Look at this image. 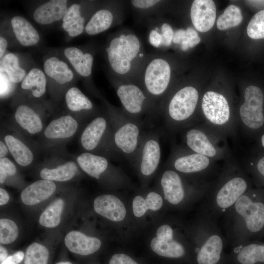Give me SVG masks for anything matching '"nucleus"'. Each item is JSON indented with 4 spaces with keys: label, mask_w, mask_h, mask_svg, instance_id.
<instances>
[{
    "label": "nucleus",
    "mask_w": 264,
    "mask_h": 264,
    "mask_svg": "<svg viewBox=\"0 0 264 264\" xmlns=\"http://www.w3.org/2000/svg\"><path fill=\"white\" fill-rule=\"evenodd\" d=\"M81 5L73 4L69 7L63 17L62 27L70 37H76L81 34L85 27V20L81 16Z\"/></svg>",
    "instance_id": "2f4dec72"
},
{
    "label": "nucleus",
    "mask_w": 264,
    "mask_h": 264,
    "mask_svg": "<svg viewBox=\"0 0 264 264\" xmlns=\"http://www.w3.org/2000/svg\"><path fill=\"white\" fill-rule=\"evenodd\" d=\"M161 35L162 43L161 47H167L171 45L174 32L172 26L167 22H163L160 27L157 26Z\"/></svg>",
    "instance_id": "c03bdc74"
},
{
    "label": "nucleus",
    "mask_w": 264,
    "mask_h": 264,
    "mask_svg": "<svg viewBox=\"0 0 264 264\" xmlns=\"http://www.w3.org/2000/svg\"><path fill=\"white\" fill-rule=\"evenodd\" d=\"M7 46V40L3 37H0V58L3 57L5 51Z\"/></svg>",
    "instance_id": "6e6d98bb"
},
{
    "label": "nucleus",
    "mask_w": 264,
    "mask_h": 264,
    "mask_svg": "<svg viewBox=\"0 0 264 264\" xmlns=\"http://www.w3.org/2000/svg\"><path fill=\"white\" fill-rule=\"evenodd\" d=\"M242 21L241 9L235 5H230L218 19L217 26L220 30H225L238 26Z\"/></svg>",
    "instance_id": "4c0bfd02"
},
{
    "label": "nucleus",
    "mask_w": 264,
    "mask_h": 264,
    "mask_svg": "<svg viewBox=\"0 0 264 264\" xmlns=\"http://www.w3.org/2000/svg\"><path fill=\"white\" fill-rule=\"evenodd\" d=\"M186 36V31L185 29H180L174 32L173 42L176 44H181L184 41Z\"/></svg>",
    "instance_id": "603ef678"
},
{
    "label": "nucleus",
    "mask_w": 264,
    "mask_h": 264,
    "mask_svg": "<svg viewBox=\"0 0 264 264\" xmlns=\"http://www.w3.org/2000/svg\"><path fill=\"white\" fill-rule=\"evenodd\" d=\"M15 132L5 134L3 140L16 163L22 167L28 166L35 159L33 150L29 144L22 138L20 132L16 130Z\"/></svg>",
    "instance_id": "4be33fe9"
},
{
    "label": "nucleus",
    "mask_w": 264,
    "mask_h": 264,
    "mask_svg": "<svg viewBox=\"0 0 264 264\" xmlns=\"http://www.w3.org/2000/svg\"><path fill=\"white\" fill-rule=\"evenodd\" d=\"M10 154L9 149L3 140L0 141V158L6 157Z\"/></svg>",
    "instance_id": "5fc2aeb1"
},
{
    "label": "nucleus",
    "mask_w": 264,
    "mask_h": 264,
    "mask_svg": "<svg viewBox=\"0 0 264 264\" xmlns=\"http://www.w3.org/2000/svg\"><path fill=\"white\" fill-rule=\"evenodd\" d=\"M223 243L217 235L210 236L202 245L196 257L198 264H219L222 252Z\"/></svg>",
    "instance_id": "cd10ccee"
},
{
    "label": "nucleus",
    "mask_w": 264,
    "mask_h": 264,
    "mask_svg": "<svg viewBox=\"0 0 264 264\" xmlns=\"http://www.w3.org/2000/svg\"><path fill=\"white\" fill-rule=\"evenodd\" d=\"M243 101L236 113L238 129L246 135L255 137L264 132V94L261 88L247 86Z\"/></svg>",
    "instance_id": "0eeeda50"
},
{
    "label": "nucleus",
    "mask_w": 264,
    "mask_h": 264,
    "mask_svg": "<svg viewBox=\"0 0 264 264\" xmlns=\"http://www.w3.org/2000/svg\"><path fill=\"white\" fill-rule=\"evenodd\" d=\"M56 189L57 185L54 182L42 179L25 187L22 191L20 197L23 204L34 205L49 198Z\"/></svg>",
    "instance_id": "393cba45"
},
{
    "label": "nucleus",
    "mask_w": 264,
    "mask_h": 264,
    "mask_svg": "<svg viewBox=\"0 0 264 264\" xmlns=\"http://www.w3.org/2000/svg\"><path fill=\"white\" fill-rule=\"evenodd\" d=\"M107 105L106 114L112 129L115 148L119 155L133 163L143 135L141 123L139 120L127 115L122 110Z\"/></svg>",
    "instance_id": "39448f33"
},
{
    "label": "nucleus",
    "mask_w": 264,
    "mask_h": 264,
    "mask_svg": "<svg viewBox=\"0 0 264 264\" xmlns=\"http://www.w3.org/2000/svg\"><path fill=\"white\" fill-rule=\"evenodd\" d=\"M65 244L71 252L87 256L96 252L101 247V241L96 237L88 236L79 231L69 232L65 236Z\"/></svg>",
    "instance_id": "b1692460"
},
{
    "label": "nucleus",
    "mask_w": 264,
    "mask_h": 264,
    "mask_svg": "<svg viewBox=\"0 0 264 264\" xmlns=\"http://www.w3.org/2000/svg\"><path fill=\"white\" fill-rule=\"evenodd\" d=\"M9 200V195L7 192L3 188H0V205L6 204Z\"/></svg>",
    "instance_id": "864d4df0"
},
{
    "label": "nucleus",
    "mask_w": 264,
    "mask_h": 264,
    "mask_svg": "<svg viewBox=\"0 0 264 264\" xmlns=\"http://www.w3.org/2000/svg\"><path fill=\"white\" fill-rule=\"evenodd\" d=\"M236 212L243 218L248 230L260 232L264 228V203L243 195L235 203Z\"/></svg>",
    "instance_id": "2eb2a0df"
},
{
    "label": "nucleus",
    "mask_w": 264,
    "mask_h": 264,
    "mask_svg": "<svg viewBox=\"0 0 264 264\" xmlns=\"http://www.w3.org/2000/svg\"><path fill=\"white\" fill-rule=\"evenodd\" d=\"M109 264H138L128 255L123 253L114 254L109 261Z\"/></svg>",
    "instance_id": "09e8293b"
},
{
    "label": "nucleus",
    "mask_w": 264,
    "mask_h": 264,
    "mask_svg": "<svg viewBox=\"0 0 264 264\" xmlns=\"http://www.w3.org/2000/svg\"><path fill=\"white\" fill-rule=\"evenodd\" d=\"M237 264H264V244L250 243L243 247L235 257Z\"/></svg>",
    "instance_id": "e433bc0d"
},
{
    "label": "nucleus",
    "mask_w": 264,
    "mask_h": 264,
    "mask_svg": "<svg viewBox=\"0 0 264 264\" xmlns=\"http://www.w3.org/2000/svg\"><path fill=\"white\" fill-rule=\"evenodd\" d=\"M200 108L199 121L226 138L237 135L236 115L224 95L214 90L206 91L201 100Z\"/></svg>",
    "instance_id": "20e7f679"
},
{
    "label": "nucleus",
    "mask_w": 264,
    "mask_h": 264,
    "mask_svg": "<svg viewBox=\"0 0 264 264\" xmlns=\"http://www.w3.org/2000/svg\"><path fill=\"white\" fill-rule=\"evenodd\" d=\"M247 33L251 39L264 38V10L259 11L251 18L247 27Z\"/></svg>",
    "instance_id": "a19ab883"
},
{
    "label": "nucleus",
    "mask_w": 264,
    "mask_h": 264,
    "mask_svg": "<svg viewBox=\"0 0 264 264\" xmlns=\"http://www.w3.org/2000/svg\"><path fill=\"white\" fill-rule=\"evenodd\" d=\"M8 257L7 251L1 245L0 246V262L1 263Z\"/></svg>",
    "instance_id": "4d7b16f0"
},
{
    "label": "nucleus",
    "mask_w": 264,
    "mask_h": 264,
    "mask_svg": "<svg viewBox=\"0 0 264 264\" xmlns=\"http://www.w3.org/2000/svg\"><path fill=\"white\" fill-rule=\"evenodd\" d=\"M79 124L80 121L68 114L53 119L41 133L42 146L47 150L60 148L77 132Z\"/></svg>",
    "instance_id": "9d476101"
},
{
    "label": "nucleus",
    "mask_w": 264,
    "mask_h": 264,
    "mask_svg": "<svg viewBox=\"0 0 264 264\" xmlns=\"http://www.w3.org/2000/svg\"><path fill=\"white\" fill-rule=\"evenodd\" d=\"M44 69L49 78L60 85L67 84L73 79V73L68 65L55 56L48 58L44 61Z\"/></svg>",
    "instance_id": "c85d7f7f"
},
{
    "label": "nucleus",
    "mask_w": 264,
    "mask_h": 264,
    "mask_svg": "<svg viewBox=\"0 0 264 264\" xmlns=\"http://www.w3.org/2000/svg\"><path fill=\"white\" fill-rule=\"evenodd\" d=\"M114 87L122 106V110L130 117L139 120L145 113L159 112L157 106L135 82L117 79Z\"/></svg>",
    "instance_id": "1a4fd4ad"
},
{
    "label": "nucleus",
    "mask_w": 264,
    "mask_h": 264,
    "mask_svg": "<svg viewBox=\"0 0 264 264\" xmlns=\"http://www.w3.org/2000/svg\"><path fill=\"white\" fill-rule=\"evenodd\" d=\"M216 17V7L212 0H195L190 9V17L195 28L206 32L213 26Z\"/></svg>",
    "instance_id": "6ab92c4d"
},
{
    "label": "nucleus",
    "mask_w": 264,
    "mask_h": 264,
    "mask_svg": "<svg viewBox=\"0 0 264 264\" xmlns=\"http://www.w3.org/2000/svg\"><path fill=\"white\" fill-rule=\"evenodd\" d=\"M184 146L214 161L231 157L226 138L203 123L195 124L182 131Z\"/></svg>",
    "instance_id": "423d86ee"
},
{
    "label": "nucleus",
    "mask_w": 264,
    "mask_h": 264,
    "mask_svg": "<svg viewBox=\"0 0 264 264\" xmlns=\"http://www.w3.org/2000/svg\"><path fill=\"white\" fill-rule=\"evenodd\" d=\"M163 199L160 194L154 191L149 192L145 198L140 195L135 196L132 201V210L134 215L142 217L148 210L156 211L162 206Z\"/></svg>",
    "instance_id": "72a5a7b5"
},
{
    "label": "nucleus",
    "mask_w": 264,
    "mask_h": 264,
    "mask_svg": "<svg viewBox=\"0 0 264 264\" xmlns=\"http://www.w3.org/2000/svg\"><path fill=\"white\" fill-rule=\"evenodd\" d=\"M79 143L85 152L116 158L117 152L113 141L112 131L106 113L95 116L84 128Z\"/></svg>",
    "instance_id": "6e6552de"
},
{
    "label": "nucleus",
    "mask_w": 264,
    "mask_h": 264,
    "mask_svg": "<svg viewBox=\"0 0 264 264\" xmlns=\"http://www.w3.org/2000/svg\"><path fill=\"white\" fill-rule=\"evenodd\" d=\"M159 184L164 198L172 204H177L184 198L185 188L179 173L168 169L164 171L160 177Z\"/></svg>",
    "instance_id": "5701e85b"
},
{
    "label": "nucleus",
    "mask_w": 264,
    "mask_h": 264,
    "mask_svg": "<svg viewBox=\"0 0 264 264\" xmlns=\"http://www.w3.org/2000/svg\"><path fill=\"white\" fill-rule=\"evenodd\" d=\"M46 116L43 110L25 103L21 104L16 107L13 115L14 130L30 136L41 133L45 128Z\"/></svg>",
    "instance_id": "ddd939ff"
},
{
    "label": "nucleus",
    "mask_w": 264,
    "mask_h": 264,
    "mask_svg": "<svg viewBox=\"0 0 264 264\" xmlns=\"http://www.w3.org/2000/svg\"><path fill=\"white\" fill-rule=\"evenodd\" d=\"M0 71L6 73L9 80L15 84L22 82L26 75L25 70L20 66L18 58L12 53L4 55L0 59Z\"/></svg>",
    "instance_id": "c9c22d12"
},
{
    "label": "nucleus",
    "mask_w": 264,
    "mask_h": 264,
    "mask_svg": "<svg viewBox=\"0 0 264 264\" xmlns=\"http://www.w3.org/2000/svg\"><path fill=\"white\" fill-rule=\"evenodd\" d=\"M21 88L33 98L42 97L46 89V79L44 72L38 68H32L21 82Z\"/></svg>",
    "instance_id": "c756f323"
},
{
    "label": "nucleus",
    "mask_w": 264,
    "mask_h": 264,
    "mask_svg": "<svg viewBox=\"0 0 264 264\" xmlns=\"http://www.w3.org/2000/svg\"><path fill=\"white\" fill-rule=\"evenodd\" d=\"M161 156L159 134L155 132L143 133L133 163L140 175L144 178L154 175L159 166Z\"/></svg>",
    "instance_id": "9b49d317"
},
{
    "label": "nucleus",
    "mask_w": 264,
    "mask_h": 264,
    "mask_svg": "<svg viewBox=\"0 0 264 264\" xmlns=\"http://www.w3.org/2000/svg\"><path fill=\"white\" fill-rule=\"evenodd\" d=\"M109 160L105 156L85 152L77 155L75 159L82 171L97 180L106 176V174L121 176L120 172L112 166Z\"/></svg>",
    "instance_id": "f3484780"
},
{
    "label": "nucleus",
    "mask_w": 264,
    "mask_h": 264,
    "mask_svg": "<svg viewBox=\"0 0 264 264\" xmlns=\"http://www.w3.org/2000/svg\"><path fill=\"white\" fill-rule=\"evenodd\" d=\"M79 169L76 161L59 155H52L44 161L40 170L39 176L43 179L66 182L77 176Z\"/></svg>",
    "instance_id": "4468645a"
},
{
    "label": "nucleus",
    "mask_w": 264,
    "mask_h": 264,
    "mask_svg": "<svg viewBox=\"0 0 264 264\" xmlns=\"http://www.w3.org/2000/svg\"><path fill=\"white\" fill-rule=\"evenodd\" d=\"M248 187V182L242 176L237 175L229 177L222 183L217 192V205L223 209L230 207L246 193Z\"/></svg>",
    "instance_id": "a211bd4d"
},
{
    "label": "nucleus",
    "mask_w": 264,
    "mask_h": 264,
    "mask_svg": "<svg viewBox=\"0 0 264 264\" xmlns=\"http://www.w3.org/2000/svg\"><path fill=\"white\" fill-rule=\"evenodd\" d=\"M161 1L158 0H133L131 1V3L136 9L148 10L154 8Z\"/></svg>",
    "instance_id": "49530a36"
},
{
    "label": "nucleus",
    "mask_w": 264,
    "mask_h": 264,
    "mask_svg": "<svg viewBox=\"0 0 264 264\" xmlns=\"http://www.w3.org/2000/svg\"><path fill=\"white\" fill-rule=\"evenodd\" d=\"M24 258V253L19 251L8 257L0 264H19Z\"/></svg>",
    "instance_id": "8fccbe9b"
},
{
    "label": "nucleus",
    "mask_w": 264,
    "mask_h": 264,
    "mask_svg": "<svg viewBox=\"0 0 264 264\" xmlns=\"http://www.w3.org/2000/svg\"><path fill=\"white\" fill-rule=\"evenodd\" d=\"M199 98L198 89L191 85L179 88L167 96L158 110L171 132L182 131L198 121L197 109Z\"/></svg>",
    "instance_id": "f03ea898"
},
{
    "label": "nucleus",
    "mask_w": 264,
    "mask_h": 264,
    "mask_svg": "<svg viewBox=\"0 0 264 264\" xmlns=\"http://www.w3.org/2000/svg\"><path fill=\"white\" fill-rule=\"evenodd\" d=\"M215 161L184 146L174 148L168 159L167 164L170 169L178 173L194 174L208 170Z\"/></svg>",
    "instance_id": "f8f14e48"
},
{
    "label": "nucleus",
    "mask_w": 264,
    "mask_h": 264,
    "mask_svg": "<svg viewBox=\"0 0 264 264\" xmlns=\"http://www.w3.org/2000/svg\"><path fill=\"white\" fill-rule=\"evenodd\" d=\"M65 99L66 108L70 113L69 115L80 121L95 113L92 102L77 87L68 89Z\"/></svg>",
    "instance_id": "aec40b11"
},
{
    "label": "nucleus",
    "mask_w": 264,
    "mask_h": 264,
    "mask_svg": "<svg viewBox=\"0 0 264 264\" xmlns=\"http://www.w3.org/2000/svg\"><path fill=\"white\" fill-rule=\"evenodd\" d=\"M149 41L150 44L156 48L161 46L162 37L157 26L153 27L149 33Z\"/></svg>",
    "instance_id": "de8ad7c7"
},
{
    "label": "nucleus",
    "mask_w": 264,
    "mask_h": 264,
    "mask_svg": "<svg viewBox=\"0 0 264 264\" xmlns=\"http://www.w3.org/2000/svg\"><path fill=\"white\" fill-rule=\"evenodd\" d=\"M138 36L129 30L120 31L106 48L110 66L117 79L132 81L145 59Z\"/></svg>",
    "instance_id": "f257e3e1"
},
{
    "label": "nucleus",
    "mask_w": 264,
    "mask_h": 264,
    "mask_svg": "<svg viewBox=\"0 0 264 264\" xmlns=\"http://www.w3.org/2000/svg\"><path fill=\"white\" fill-rule=\"evenodd\" d=\"M260 143L262 147L264 148V132L260 135Z\"/></svg>",
    "instance_id": "13d9d810"
},
{
    "label": "nucleus",
    "mask_w": 264,
    "mask_h": 264,
    "mask_svg": "<svg viewBox=\"0 0 264 264\" xmlns=\"http://www.w3.org/2000/svg\"><path fill=\"white\" fill-rule=\"evenodd\" d=\"M251 165L257 176L264 183V154L252 158Z\"/></svg>",
    "instance_id": "a18cd8bd"
},
{
    "label": "nucleus",
    "mask_w": 264,
    "mask_h": 264,
    "mask_svg": "<svg viewBox=\"0 0 264 264\" xmlns=\"http://www.w3.org/2000/svg\"><path fill=\"white\" fill-rule=\"evenodd\" d=\"M67 0H52L38 7L33 18L38 23L46 25L63 19L67 10Z\"/></svg>",
    "instance_id": "a878e982"
},
{
    "label": "nucleus",
    "mask_w": 264,
    "mask_h": 264,
    "mask_svg": "<svg viewBox=\"0 0 264 264\" xmlns=\"http://www.w3.org/2000/svg\"><path fill=\"white\" fill-rule=\"evenodd\" d=\"M171 79V65L164 56L156 54L147 55L132 81L143 88L158 109L169 93Z\"/></svg>",
    "instance_id": "7ed1b4c3"
},
{
    "label": "nucleus",
    "mask_w": 264,
    "mask_h": 264,
    "mask_svg": "<svg viewBox=\"0 0 264 264\" xmlns=\"http://www.w3.org/2000/svg\"><path fill=\"white\" fill-rule=\"evenodd\" d=\"M93 208L98 214L115 222L123 220L127 213L122 201L111 194H104L96 197L93 202Z\"/></svg>",
    "instance_id": "412c9836"
},
{
    "label": "nucleus",
    "mask_w": 264,
    "mask_h": 264,
    "mask_svg": "<svg viewBox=\"0 0 264 264\" xmlns=\"http://www.w3.org/2000/svg\"><path fill=\"white\" fill-rule=\"evenodd\" d=\"M56 264H73L68 261H62L57 263Z\"/></svg>",
    "instance_id": "bf43d9fd"
},
{
    "label": "nucleus",
    "mask_w": 264,
    "mask_h": 264,
    "mask_svg": "<svg viewBox=\"0 0 264 264\" xmlns=\"http://www.w3.org/2000/svg\"><path fill=\"white\" fill-rule=\"evenodd\" d=\"M115 17L108 9H101L95 12L86 24L85 30L89 35H95L109 29L112 25Z\"/></svg>",
    "instance_id": "473e14b6"
},
{
    "label": "nucleus",
    "mask_w": 264,
    "mask_h": 264,
    "mask_svg": "<svg viewBox=\"0 0 264 264\" xmlns=\"http://www.w3.org/2000/svg\"><path fill=\"white\" fill-rule=\"evenodd\" d=\"M186 38L181 44L182 50L185 51L189 48L194 47L200 42L199 36L194 28L189 27L186 29Z\"/></svg>",
    "instance_id": "37998d69"
},
{
    "label": "nucleus",
    "mask_w": 264,
    "mask_h": 264,
    "mask_svg": "<svg viewBox=\"0 0 264 264\" xmlns=\"http://www.w3.org/2000/svg\"><path fill=\"white\" fill-rule=\"evenodd\" d=\"M11 24L17 40L22 45L31 46L38 43L40 40L38 32L24 18L15 16L11 19Z\"/></svg>",
    "instance_id": "bb28decb"
},
{
    "label": "nucleus",
    "mask_w": 264,
    "mask_h": 264,
    "mask_svg": "<svg viewBox=\"0 0 264 264\" xmlns=\"http://www.w3.org/2000/svg\"><path fill=\"white\" fill-rule=\"evenodd\" d=\"M65 207V201L61 198L55 199L41 213L40 224L47 228L58 226L61 220V216Z\"/></svg>",
    "instance_id": "f704fd0d"
},
{
    "label": "nucleus",
    "mask_w": 264,
    "mask_h": 264,
    "mask_svg": "<svg viewBox=\"0 0 264 264\" xmlns=\"http://www.w3.org/2000/svg\"><path fill=\"white\" fill-rule=\"evenodd\" d=\"M49 253L47 247L39 243L33 242L26 248L24 264H47Z\"/></svg>",
    "instance_id": "58836bf2"
},
{
    "label": "nucleus",
    "mask_w": 264,
    "mask_h": 264,
    "mask_svg": "<svg viewBox=\"0 0 264 264\" xmlns=\"http://www.w3.org/2000/svg\"><path fill=\"white\" fill-rule=\"evenodd\" d=\"M18 173L15 164L7 157L0 158V183L4 184L7 179L15 176Z\"/></svg>",
    "instance_id": "79ce46f5"
},
{
    "label": "nucleus",
    "mask_w": 264,
    "mask_h": 264,
    "mask_svg": "<svg viewBox=\"0 0 264 264\" xmlns=\"http://www.w3.org/2000/svg\"><path fill=\"white\" fill-rule=\"evenodd\" d=\"M19 229L16 223L12 220L2 218L0 220V242L8 244L17 238Z\"/></svg>",
    "instance_id": "ea45409f"
},
{
    "label": "nucleus",
    "mask_w": 264,
    "mask_h": 264,
    "mask_svg": "<svg viewBox=\"0 0 264 264\" xmlns=\"http://www.w3.org/2000/svg\"><path fill=\"white\" fill-rule=\"evenodd\" d=\"M4 73H0V97H5L9 92L10 81L8 77H5Z\"/></svg>",
    "instance_id": "3c124183"
},
{
    "label": "nucleus",
    "mask_w": 264,
    "mask_h": 264,
    "mask_svg": "<svg viewBox=\"0 0 264 264\" xmlns=\"http://www.w3.org/2000/svg\"><path fill=\"white\" fill-rule=\"evenodd\" d=\"M156 237L151 241V247L157 255L168 258H180L185 254L183 246L173 239V231L168 224L159 226Z\"/></svg>",
    "instance_id": "dca6fc26"
},
{
    "label": "nucleus",
    "mask_w": 264,
    "mask_h": 264,
    "mask_svg": "<svg viewBox=\"0 0 264 264\" xmlns=\"http://www.w3.org/2000/svg\"><path fill=\"white\" fill-rule=\"evenodd\" d=\"M64 54L80 75L88 77L91 75L93 62L91 54L88 52L84 53L78 48L69 47L65 49Z\"/></svg>",
    "instance_id": "7c9ffc66"
}]
</instances>
